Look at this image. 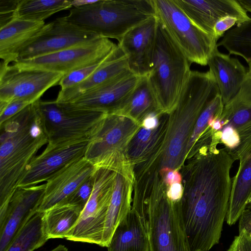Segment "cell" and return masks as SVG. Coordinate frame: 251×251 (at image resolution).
Here are the masks:
<instances>
[{
	"mask_svg": "<svg viewBox=\"0 0 251 251\" xmlns=\"http://www.w3.org/2000/svg\"><path fill=\"white\" fill-rule=\"evenodd\" d=\"M89 140L47 145L27 166L18 187L36 186L47 181L54 174L67 164L84 157Z\"/></svg>",
	"mask_w": 251,
	"mask_h": 251,
	"instance_id": "9a60e30c",
	"label": "cell"
},
{
	"mask_svg": "<svg viewBox=\"0 0 251 251\" xmlns=\"http://www.w3.org/2000/svg\"><path fill=\"white\" fill-rule=\"evenodd\" d=\"M142 77L130 71L85 92L68 103L77 108L115 114L136 88Z\"/></svg>",
	"mask_w": 251,
	"mask_h": 251,
	"instance_id": "e0dca14e",
	"label": "cell"
},
{
	"mask_svg": "<svg viewBox=\"0 0 251 251\" xmlns=\"http://www.w3.org/2000/svg\"><path fill=\"white\" fill-rule=\"evenodd\" d=\"M69 11L63 17L67 22L118 42L130 30L155 16L151 0H98Z\"/></svg>",
	"mask_w": 251,
	"mask_h": 251,
	"instance_id": "277c9868",
	"label": "cell"
},
{
	"mask_svg": "<svg viewBox=\"0 0 251 251\" xmlns=\"http://www.w3.org/2000/svg\"><path fill=\"white\" fill-rule=\"evenodd\" d=\"M44 212L37 211L14 237L5 251H33L48 240Z\"/></svg>",
	"mask_w": 251,
	"mask_h": 251,
	"instance_id": "f546056e",
	"label": "cell"
},
{
	"mask_svg": "<svg viewBox=\"0 0 251 251\" xmlns=\"http://www.w3.org/2000/svg\"><path fill=\"white\" fill-rule=\"evenodd\" d=\"M37 22L15 19L0 28V57L1 62H14L21 50L35 38L45 25Z\"/></svg>",
	"mask_w": 251,
	"mask_h": 251,
	"instance_id": "d4e9b609",
	"label": "cell"
},
{
	"mask_svg": "<svg viewBox=\"0 0 251 251\" xmlns=\"http://www.w3.org/2000/svg\"><path fill=\"white\" fill-rule=\"evenodd\" d=\"M50 251H68V250L65 246L60 245Z\"/></svg>",
	"mask_w": 251,
	"mask_h": 251,
	"instance_id": "f6af8a7d",
	"label": "cell"
},
{
	"mask_svg": "<svg viewBox=\"0 0 251 251\" xmlns=\"http://www.w3.org/2000/svg\"><path fill=\"white\" fill-rule=\"evenodd\" d=\"M229 52L242 57L247 62L251 60V18L227 31L217 43Z\"/></svg>",
	"mask_w": 251,
	"mask_h": 251,
	"instance_id": "1f68e13d",
	"label": "cell"
},
{
	"mask_svg": "<svg viewBox=\"0 0 251 251\" xmlns=\"http://www.w3.org/2000/svg\"><path fill=\"white\" fill-rule=\"evenodd\" d=\"M220 94L208 70L191 71L177 104L169 114L168 128L159 159L160 170H178L187 155V147L197 121L207 103Z\"/></svg>",
	"mask_w": 251,
	"mask_h": 251,
	"instance_id": "3957f363",
	"label": "cell"
},
{
	"mask_svg": "<svg viewBox=\"0 0 251 251\" xmlns=\"http://www.w3.org/2000/svg\"><path fill=\"white\" fill-rule=\"evenodd\" d=\"M82 211L77 206L62 203L45 211L44 221L49 239L66 238L77 224Z\"/></svg>",
	"mask_w": 251,
	"mask_h": 251,
	"instance_id": "83f0119b",
	"label": "cell"
},
{
	"mask_svg": "<svg viewBox=\"0 0 251 251\" xmlns=\"http://www.w3.org/2000/svg\"><path fill=\"white\" fill-rule=\"evenodd\" d=\"M100 37L70 23L63 17L58 18L45 25L39 33L21 50L15 61L55 52Z\"/></svg>",
	"mask_w": 251,
	"mask_h": 251,
	"instance_id": "5bb4252c",
	"label": "cell"
},
{
	"mask_svg": "<svg viewBox=\"0 0 251 251\" xmlns=\"http://www.w3.org/2000/svg\"><path fill=\"white\" fill-rule=\"evenodd\" d=\"M151 186L146 201L150 251H190L179 201L168 197L167 187L158 172L153 176Z\"/></svg>",
	"mask_w": 251,
	"mask_h": 251,
	"instance_id": "8992f818",
	"label": "cell"
},
{
	"mask_svg": "<svg viewBox=\"0 0 251 251\" xmlns=\"http://www.w3.org/2000/svg\"><path fill=\"white\" fill-rule=\"evenodd\" d=\"M221 144L235 160L251 152V71L239 90L224 105L220 117Z\"/></svg>",
	"mask_w": 251,
	"mask_h": 251,
	"instance_id": "30bf717a",
	"label": "cell"
},
{
	"mask_svg": "<svg viewBox=\"0 0 251 251\" xmlns=\"http://www.w3.org/2000/svg\"><path fill=\"white\" fill-rule=\"evenodd\" d=\"M183 186L181 183H175L168 187L166 194L168 197L173 201H179L183 195Z\"/></svg>",
	"mask_w": 251,
	"mask_h": 251,
	"instance_id": "60d3db41",
	"label": "cell"
},
{
	"mask_svg": "<svg viewBox=\"0 0 251 251\" xmlns=\"http://www.w3.org/2000/svg\"><path fill=\"white\" fill-rule=\"evenodd\" d=\"M141 125L121 115L107 114L89 138L84 157L96 167L116 152H125Z\"/></svg>",
	"mask_w": 251,
	"mask_h": 251,
	"instance_id": "4fadbf2b",
	"label": "cell"
},
{
	"mask_svg": "<svg viewBox=\"0 0 251 251\" xmlns=\"http://www.w3.org/2000/svg\"><path fill=\"white\" fill-rule=\"evenodd\" d=\"M130 71L127 58L117 44L103 63L88 78L76 86L60 90L55 101L70 102L85 92L112 81Z\"/></svg>",
	"mask_w": 251,
	"mask_h": 251,
	"instance_id": "603a6c76",
	"label": "cell"
},
{
	"mask_svg": "<svg viewBox=\"0 0 251 251\" xmlns=\"http://www.w3.org/2000/svg\"><path fill=\"white\" fill-rule=\"evenodd\" d=\"M93 175L84 182L64 203H68L77 206L83 210L92 192L93 187Z\"/></svg>",
	"mask_w": 251,
	"mask_h": 251,
	"instance_id": "e575fe53",
	"label": "cell"
},
{
	"mask_svg": "<svg viewBox=\"0 0 251 251\" xmlns=\"http://www.w3.org/2000/svg\"><path fill=\"white\" fill-rule=\"evenodd\" d=\"M116 176L112 170L99 168L93 175L90 197L79 219L66 239L102 246L107 211Z\"/></svg>",
	"mask_w": 251,
	"mask_h": 251,
	"instance_id": "9c48e42d",
	"label": "cell"
},
{
	"mask_svg": "<svg viewBox=\"0 0 251 251\" xmlns=\"http://www.w3.org/2000/svg\"><path fill=\"white\" fill-rule=\"evenodd\" d=\"M37 103L50 146L89 140L107 115L55 100H39Z\"/></svg>",
	"mask_w": 251,
	"mask_h": 251,
	"instance_id": "52a82bcc",
	"label": "cell"
},
{
	"mask_svg": "<svg viewBox=\"0 0 251 251\" xmlns=\"http://www.w3.org/2000/svg\"><path fill=\"white\" fill-rule=\"evenodd\" d=\"M46 183L18 187L0 218V251H5L17 233L38 211Z\"/></svg>",
	"mask_w": 251,
	"mask_h": 251,
	"instance_id": "2e32d148",
	"label": "cell"
},
{
	"mask_svg": "<svg viewBox=\"0 0 251 251\" xmlns=\"http://www.w3.org/2000/svg\"><path fill=\"white\" fill-rule=\"evenodd\" d=\"M238 1L247 12L251 13V0H238Z\"/></svg>",
	"mask_w": 251,
	"mask_h": 251,
	"instance_id": "ee69618b",
	"label": "cell"
},
{
	"mask_svg": "<svg viewBox=\"0 0 251 251\" xmlns=\"http://www.w3.org/2000/svg\"><path fill=\"white\" fill-rule=\"evenodd\" d=\"M155 15L190 63L206 66L217 42L194 24L175 0H151Z\"/></svg>",
	"mask_w": 251,
	"mask_h": 251,
	"instance_id": "ba28073f",
	"label": "cell"
},
{
	"mask_svg": "<svg viewBox=\"0 0 251 251\" xmlns=\"http://www.w3.org/2000/svg\"><path fill=\"white\" fill-rule=\"evenodd\" d=\"M239 161L238 170L232 178L226 218L229 226L237 222L251 199V152Z\"/></svg>",
	"mask_w": 251,
	"mask_h": 251,
	"instance_id": "4316f807",
	"label": "cell"
},
{
	"mask_svg": "<svg viewBox=\"0 0 251 251\" xmlns=\"http://www.w3.org/2000/svg\"><path fill=\"white\" fill-rule=\"evenodd\" d=\"M78 68L64 75L59 82L61 90L76 86L88 78L104 62L105 58Z\"/></svg>",
	"mask_w": 251,
	"mask_h": 251,
	"instance_id": "836d02e7",
	"label": "cell"
},
{
	"mask_svg": "<svg viewBox=\"0 0 251 251\" xmlns=\"http://www.w3.org/2000/svg\"><path fill=\"white\" fill-rule=\"evenodd\" d=\"M207 65L216 79L225 105L239 90L249 69L237 58L219 51L218 47L211 54Z\"/></svg>",
	"mask_w": 251,
	"mask_h": 251,
	"instance_id": "cb8c5ba5",
	"label": "cell"
},
{
	"mask_svg": "<svg viewBox=\"0 0 251 251\" xmlns=\"http://www.w3.org/2000/svg\"><path fill=\"white\" fill-rule=\"evenodd\" d=\"M169 114H163L159 125L153 129L141 126L124 153L136 173H148L159 160L168 128Z\"/></svg>",
	"mask_w": 251,
	"mask_h": 251,
	"instance_id": "44dd1931",
	"label": "cell"
},
{
	"mask_svg": "<svg viewBox=\"0 0 251 251\" xmlns=\"http://www.w3.org/2000/svg\"><path fill=\"white\" fill-rule=\"evenodd\" d=\"M235 25H238V21L234 17L226 16L220 19L216 23L213 28L214 37L216 41L217 42L220 38H222Z\"/></svg>",
	"mask_w": 251,
	"mask_h": 251,
	"instance_id": "74e56055",
	"label": "cell"
},
{
	"mask_svg": "<svg viewBox=\"0 0 251 251\" xmlns=\"http://www.w3.org/2000/svg\"><path fill=\"white\" fill-rule=\"evenodd\" d=\"M84 156L63 167L46 182V188L39 212L65 202L96 170Z\"/></svg>",
	"mask_w": 251,
	"mask_h": 251,
	"instance_id": "d6986e66",
	"label": "cell"
},
{
	"mask_svg": "<svg viewBox=\"0 0 251 251\" xmlns=\"http://www.w3.org/2000/svg\"><path fill=\"white\" fill-rule=\"evenodd\" d=\"M226 251H251V236L244 230H239Z\"/></svg>",
	"mask_w": 251,
	"mask_h": 251,
	"instance_id": "8d00e7d4",
	"label": "cell"
},
{
	"mask_svg": "<svg viewBox=\"0 0 251 251\" xmlns=\"http://www.w3.org/2000/svg\"><path fill=\"white\" fill-rule=\"evenodd\" d=\"M178 170L163 168L159 170V173L163 183L168 187L175 183H181L182 175Z\"/></svg>",
	"mask_w": 251,
	"mask_h": 251,
	"instance_id": "f35d334b",
	"label": "cell"
},
{
	"mask_svg": "<svg viewBox=\"0 0 251 251\" xmlns=\"http://www.w3.org/2000/svg\"><path fill=\"white\" fill-rule=\"evenodd\" d=\"M20 0H0V14L14 13Z\"/></svg>",
	"mask_w": 251,
	"mask_h": 251,
	"instance_id": "b9f144b4",
	"label": "cell"
},
{
	"mask_svg": "<svg viewBox=\"0 0 251 251\" xmlns=\"http://www.w3.org/2000/svg\"><path fill=\"white\" fill-rule=\"evenodd\" d=\"M239 230H244L251 236V204H248L239 219Z\"/></svg>",
	"mask_w": 251,
	"mask_h": 251,
	"instance_id": "ab89813d",
	"label": "cell"
},
{
	"mask_svg": "<svg viewBox=\"0 0 251 251\" xmlns=\"http://www.w3.org/2000/svg\"><path fill=\"white\" fill-rule=\"evenodd\" d=\"M156 110L159 111L154 96L147 76H144L121 109L115 114L127 117L141 125L146 116Z\"/></svg>",
	"mask_w": 251,
	"mask_h": 251,
	"instance_id": "f1b7e54d",
	"label": "cell"
},
{
	"mask_svg": "<svg viewBox=\"0 0 251 251\" xmlns=\"http://www.w3.org/2000/svg\"><path fill=\"white\" fill-rule=\"evenodd\" d=\"M30 104L31 103L23 100H15L8 102H0V124Z\"/></svg>",
	"mask_w": 251,
	"mask_h": 251,
	"instance_id": "d590c367",
	"label": "cell"
},
{
	"mask_svg": "<svg viewBox=\"0 0 251 251\" xmlns=\"http://www.w3.org/2000/svg\"><path fill=\"white\" fill-rule=\"evenodd\" d=\"M158 20L153 17L127 32L118 45L126 55L130 71L147 76L151 67Z\"/></svg>",
	"mask_w": 251,
	"mask_h": 251,
	"instance_id": "ac0fdd59",
	"label": "cell"
},
{
	"mask_svg": "<svg viewBox=\"0 0 251 251\" xmlns=\"http://www.w3.org/2000/svg\"><path fill=\"white\" fill-rule=\"evenodd\" d=\"M135 181L133 167L126 156L117 171L101 247H107L116 227L131 210Z\"/></svg>",
	"mask_w": 251,
	"mask_h": 251,
	"instance_id": "7402d4cb",
	"label": "cell"
},
{
	"mask_svg": "<svg viewBox=\"0 0 251 251\" xmlns=\"http://www.w3.org/2000/svg\"><path fill=\"white\" fill-rule=\"evenodd\" d=\"M248 204H251V200H250V201H249V203H248Z\"/></svg>",
	"mask_w": 251,
	"mask_h": 251,
	"instance_id": "7dc6e473",
	"label": "cell"
},
{
	"mask_svg": "<svg viewBox=\"0 0 251 251\" xmlns=\"http://www.w3.org/2000/svg\"><path fill=\"white\" fill-rule=\"evenodd\" d=\"M175 1L194 24L214 38L213 28L220 19L231 16L237 19L239 25L251 18L238 0Z\"/></svg>",
	"mask_w": 251,
	"mask_h": 251,
	"instance_id": "ffe728a7",
	"label": "cell"
},
{
	"mask_svg": "<svg viewBox=\"0 0 251 251\" xmlns=\"http://www.w3.org/2000/svg\"><path fill=\"white\" fill-rule=\"evenodd\" d=\"M73 7L68 0H20L15 19L41 22L53 14Z\"/></svg>",
	"mask_w": 251,
	"mask_h": 251,
	"instance_id": "4dcf8cb0",
	"label": "cell"
},
{
	"mask_svg": "<svg viewBox=\"0 0 251 251\" xmlns=\"http://www.w3.org/2000/svg\"><path fill=\"white\" fill-rule=\"evenodd\" d=\"M64 75L38 69L0 65V102L23 100L33 103L49 88L58 85Z\"/></svg>",
	"mask_w": 251,
	"mask_h": 251,
	"instance_id": "7c38bea8",
	"label": "cell"
},
{
	"mask_svg": "<svg viewBox=\"0 0 251 251\" xmlns=\"http://www.w3.org/2000/svg\"><path fill=\"white\" fill-rule=\"evenodd\" d=\"M224 107V104L220 94L217 95L207 103L200 115L195 126L188 143L187 155L198 140L210 127L211 122L216 117L221 115Z\"/></svg>",
	"mask_w": 251,
	"mask_h": 251,
	"instance_id": "d6a6232c",
	"label": "cell"
},
{
	"mask_svg": "<svg viewBox=\"0 0 251 251\" xmlns=\"http://www.w3.org/2000/svg\"><path fill=\"white\" fill-rule=\"evenodd\" d=\"M190 64L158 21L151 67L147 78L161 112L169 114L177 104L191 72Z\"/></svg>",
	"mask_w": 251,
	"mask_h": 251,
	"instance_id": "5b68a950",
	"label": "cell"
},
{
	"mask_svg": "<svg viewBox=\"0 0 251 251\" xmlns=\"http://www.w3.org/2000/svg\"><path fill=\"white\" fill-rule=\"evenodd\" d=\"M116 46L109 39L100 37L55 52L18 60L13 64L20 68L42 70L65 75L104 58Z\"/></svg>",
	"mask_w": 251,
	"mask_h": 251,
	"instance_id": "8fae6325",
	"label": "cell"
},
{
	"mask_svg": "<svg viewBox=\"0 0 251 251\" xmlns=\"http://www.w3.org/2000/svg\"><path fill=\"white\" fill-rule=\"evenodd\" d=\"M107 251H150L147 228L133 209L116 227L106 247Z\"/></svg>",
	"mask_w": 251,
	"mask_h": 251,
	"instance_id": "484cf974",
	"label": "cell"
},
{
	"mask_svg": "<svg viewBox=\"0 0 251 251\" xmlns=\"http://www.w3.org/2000/svg\"><path fill=\"white\" fill-rule=\"evenodd\" d=\"M37 101L0 124V218L27 166L48 142Z\"/></svg>",
	"mask_w": 251,
	"mask_h": 251,
	"instance_id": "7a4b0ae2",
	"label": "cell"
},
{
	"mask_svg": "<svg viewBox=\"0 0 251 251\" xmlns=\"http://www.w3.org/2000/svg\"><path fill=\"white\" fill-rule=\"evenodd\" d=\"M249 65V68L248 69L250 70H251V64H250V65Z\"/></svg>",
	"mask_w": 251,
	"mask_h": 251,
	"instance_id": "bcb514c9",
	"label": "cell"
},
{
	"mask_svg": "<svg viewBox=\"0 0 251 251\" xmlns=\"http://www.w3.org/2000/svg\"><path fill=\"white\" fill-rule=\"evenodd\" d=\"M95 0H75L72 1L73 7L80 6L94 2Z\"/></svg>",
	"mask_w": 251,
	"mask_h": 251,
	"instance_id": "7bdbcfd3",
	"label": "cell"
},
{
	"mask_svg": "<svg viewBox=\"0 0 251 251\" xmlns=\"http://www.w3.org/2000/svg\"><path fill=\"white\" fill-rule=\"evenodd\" d=\"M235 160L224 148L211 147L183 169L179 201L190 251H208L219 243L226 216Z\"/></svg>",
	"mask_w": 251,
	"mask_h": 251,
	"instance_id": "6da1fadb",
	"label": "cell"
}]
</instances>
